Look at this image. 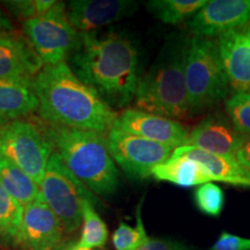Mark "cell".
Returning <instances> with one entry per match:
<instances>
[{"label":"cell","mask_w":250,"mask_h":250,"mask_svg":"<svg viewBox=\"0 0 250 250\" xmlns=\"http://www.w3.org/2000/svg\"><path fill=\"white\" fill-rule=\"evenodd\" d=\"M40 188L43 201L57 215L67 233L76 232L83 223V203H96L93 192L68 169L55 151L50 156Z\"/></svg>","instance_id":"8992f818"},{"label":"cell","mask_w":250,"mask_h":250,"mask_svg":"<svg viewBox=\"0 0 250 250\" xmlns=\"http://www.w3.org/2000/svg\"><path fill=\"white\" fill-rule=\"evenodd\" d=\"M208 250H250V239L223 232Z\"/></svg>","instance_id":"83f0119b"},{"label":"cell","mask_w":250,"mask_h":250,"mask_svg":"<svg viewBox=\"0 0 250 250\" xmlns=\"http://www.w3.org/2000/svg\"><path fill=\"white\" fill-rule=\"evenodd\" d=\"M205 0H153L147 7L159 20L167 24H177L191 19L206 5Z\"/></svg>","instance_id":"7402d4cb"},{"label":"cell","mask_w":250,"mask_h":250,"mask_svg":"<svg viewBox=\"0 0 250 250\" xmlns=\"http://www.w3.org/2000/svg\"><path fill=\"white\" fill-rule=\"evenodd\" d=\"M72 71L112 109L126 108L134 100L140 76L139 49L125 34L79 33L71 54Z\"/></svg>","instance_id":"6da1fadb"},{"label":"cell","mask_w":250,"mask_h":250,"mask_svg":"<svg viewBox=\"0 0 250 250\" xmlns=\"http://www.w3.org/2000/svg\"><path fill=\"white\" fill-rule=\"evenodd\" d=\"M115 125L134 136L177 148L186 146L189 130L179 121L158 116L136 108H126L118 115Z\"/></svg>","instance_id":"8fae6325"},{"label":"cell","mask_w":250,"mask_h":250,"mask_svg":"<svg viewBox=\"0 0 250 250\" xmlns=\"http://www.w3.org/2000/svg\"><path fill=\"white\" fill-rule=\"evenodd\" d=\"M0 184L22 206L42 197L39 184L5 156L0 158Z\"/></svg>","instance_id":"ffe728a7"},{"label":"cell","mask_w":250,"mask_h":250,"mask_svg":"<svg viewBox=\"0 0 250 250\" xmlns=\"http://www.w3.org/2000/svg\"><path fill=\"white\" fill-rule=\"evenodd\" d=\"M42 127L54 151L90 191L101 196L116 191L120 176L103 134L48 123Z\"/></svg>","instance_id":"3957f363"},{"label":"cell","mask_w":250,"mask_h":250,"mask_svg":"<svg viewBox=\"0 0 250 250\" xmlns=\"http://www.w3.org/2000/svg\"><path fill=\"white\" fill-rule=\"evenodd\" d=\"M22 33L44 65H58L76 49L79 33L67 17L66 5L56 1L48 13L22 22Z\"/></svg>","instance_id":"52a82bcc"},{"label":"cell","mask_w":250,"mask_h":250,"mask_svg":"<svg viewBox=\"0 0 250 250\" xmlns=\"http://www.w3.org/2000/svg\"><path fill=\"white\" fill-rule=\"evenodd\" d=\"M39 99L33 81H0V118L6 121L23 120L39 110Z\"/></svg>","instance_id":"ac0fdd59"},{"label":"cell","mask_w":250,"mask_h":250,"mask_svg":"<svg viewBox=\"0 0 250 250\" xmlns=\"http://www.w3.org/2000/svg\"><path fill=\"white\" fill-rule=\"evenodd\" d=\"M43 67L42 59L24 35L13 31L0 37V81H33Z\"/></svg>","instance_id":"9a60e30c"},{"label":"cell","mask_w":250,"mask_h":250,"mask_svg":"<svg viewBox=\"0 0 250 250\" xmlns=\"http://www.w3.org/2000/svg\"><path fill=\"white\" fill-rule=\"evenodd\" d=\"M14 31L13 24H12L11 20L6 17L4 12L0 9V37L7 35V34H11Z\"/></svg>","instance_id":"4dcf8cb0"},{"label":"cell","mask_w":250,"mask_h":250,"mask_svg":"<svg viewBox=\"0 0 250 250\" xmlns=\"http://www.w3.org/2000/svg\"><path fill=\"white\" fill-rule=\"evenodd\" d=\"M136 9L137 4L130 0H72L66 5L68 20L80 33H92L118 22Z\"/></svg>","instance_id":"7c38bea8"},{"label":"cell","mask_w":250,"mask_h":250,"mask_svg":"<svg viewBox=\"0 0 250 250\" xmlns=\"http://www.w3.org/2000/svg\"><path fill=\"white\" fill-rule=\"evenodd\" d=\"M9 122L11 121L1 120V118H0V158L2 156V142H4L5 130H6V127H7Z\"/></svg>","instance_id":"1f68e13d"},{"label":"cell","mask_w":250,"mask_h":250,"mask_svg":"<svg viewBox=\"0 0 250 250\" xmlns=\"http://www.w3.org/2000/svg\"><path fill=\"white\" fill-rule=\"evenodd\" d=\"M188 42L167 43L152 67L142 77L134 95L136 109L170 120L191 117L184 77Z\"/></svg>","instance_id":"277c9868"},{"label":"cell","mask_w":250,"mask_h":250,"mask_svg":"<svg viewBox=\"0 0 250 250\" xmlns=\"http://www.w3.org/2000/svg\"><path fill=\"white\" fill-rule=\"evenodd\" d=\"M217 42L229 88L250 92V22L223 34Z\"/></svg>","instance_id":"5bb4252c"},{"label":"cell","mask_w":250,"mask_h":250,"mask_svg":"<svg viewBox=\"0 0 250 250\" xmlns=\"http://www.w3.org/2000/svg\"><path fill=\"white\" fill-rule=\"evenodd\" d=\"M174 156H187L202 165L213 181L239 187H250V173L246 171L235 161V159L226 158L203 151L195 146H180L175 148Z\"/></svg>","instance_id":"e0dca14e"},{"label":"cell","mask_w":250,"mask_h":250,"mask_svg":"<svg viewBox=\"0 0 250 250\" xmlns=\"http://www.w3.org/2000/svg\"><path fill=\"white\" fill-rule=\"evenodd\" d=\"M55 0H11L4 1L5 7L22 21L42 17L54 7Z\"/></svg>","instance_id":"4316f807"},{"label":"cell","mask_w":250,"mask_h":250,"mask_svg":"<svg viewBox=\"0 0 250 250\" xmlns=\"http://www.w3.org/2000/svg\"><path fill=\"white\" fill-rule=\"evenodd\" d=\"M241 138L229 118L217 114L205 117L190 131L187 145L234 159Z\"/></svg>","instance_id":"2e32d148"},{"label":"cell","mask_w":250,"mask_h":250,"mask_svg":"<svg viewBox=\"0 0 250 250\" xmlns=\"http://www.w3.org/2000/svg\"><path fill=\"white\" fill-rule=\"evenodd\" d=\"M225 108L237 133L250 136V92L235 93L225 101Z\"/></svg>","instance_id":"d4e9b609"},{"label":"cell","mask_w":250,"mask_h":250,"mask_svg":"<svg viewBox=\"0 0 250 250\" xmlns=\"http://www.w3.org/2000/svg\"><path fill=\"white\" fill-rule=\"evenodd\" d=\"M184 77L191 117L227 98L229 83L217 41L202 37L188 41Z\"/></svg>","instance_id":"5b68a950"},{"label":"cell","mask_w":250,"mask_h":250,"mask_svg":"<svg viewBox=\"0 0 250 250\" xmlns=\"http://www.w3.org/2000/svg\"><path fill=\"white\" fill-rule=\"evenodd\" d=\"M95 203L86 201L83 208V232L78 246L83 249L102 248L108 240V227L94 208Z\"/></svg>","instance_id":"603a6c76"},{"label":"cell","mask_w":250,"mask_h":250,"mask_svg":"<svg viewBox=\"0 0 250 250\" xmlns=\"http://www.w3.org/2000/svg\"><path fill=\"white\" fill-rule=\"evenodd\" d=\"M250 22V0H212L188 20L195 37L212 39Z\"/></svg>","instance_id":"30bf717a"},{"label":"cell","mask_w":250,"mask_h":250,"mask_svg":"<svg viewBox=\"0 0 250 250\" xmlns=\"http://www.w3.org/2000/svg\"><path fill=\"white\" fill-rule=\"evenodd\" d=\"M193 202L203 214L218 218L224 210V190L212 182L202 184L193 192Z\"/></svg>","instance_id":"484cf974"},{"label":"cell","mask_w":250,"mask_h":250,"mask_svg":"<svg viewBox=\"0 0 250 250\" xmlns=\"http://www.w3.org/2000/svg\"><path fill=\"white\" fill-rule=\"evenodd\" d=\"M56 250H90V249L80 248L77 242H67V243H64V245H61Z\"/></svg>","instance_id":"d6a6232c"},{"label":"cell","mask_w":250,"mask_h":250,"mask_svg":"<svg viewBox=\"0 0 250 250\" xmlns=\"http://www.w3.org/2000/svg\"><path fill=\"white\" fill-rule=\"evenodd\" d=\"M136 250H192L183 242L171 239L149 237L144 245Z\"/></svg>","instance_id":"f1b7e54d"},{"label":"cell","mask_w":250,"mask_h":250,"mask_svg":"<svg viewBox=\"0 0 250 250\" xmlns=\"http://www.w3.org/2000/svg\"><path fill=\"white\" fill-rule=\"evenodd\" d=\"M234 159L240 167L250 173V136L242 137L237 146Z\"/></svg>","instance_id":"f546056e"},{"label":"cell","mask_w":250,"mask_h":250,"mask_svg":"<svg viewBox=\"0 0 250 250\" xmlns=\"http://www.w3.org/2000/svg\"><path fill=\"white\" fill-rule=\"evenodd\" d=\"M140 208L142 203L137 208L136 227L130 226L129 224L121 220L118 227L115 229L112 234V245L116 250H136L149 239L143 224Z\"/></svg>","instance_id":"cb8c5ba5"},{"label":"cell","mask_w":250,"mask_h":250,"mask_svg":"<svg viewBox=\"0 0 250 250\" xmlns=\"http://www.w3.org/2000/svg\"><path fill=\"white\" fill-rule=\"evenodd\" d=\"M62 225L41 197L23 206L21 243L30 250H56L61 246Z\"/></svg>","instance_id":"4fadbf2b"},{"label":"cell","mask_w":250,"mask_h":250,"mask_svg":"<svg viewBox=\"0 0 250 250\" xmlns=\"http://www.w3.org/2000/svg\"><path fill=\"white\" fill-rule=\"evenodd\" d=\"M152 176L162 182H169L175 186L191 188L210 183L212 177L198 162L187 156L171 155L164 164L156 166Z\"/></svg>","instance_id":"d6986e66"},{"label":"cell","mask_w":250,"mask_h":250,"mask_svg":"<svg viewBox=\"0 0 250 250\" xmlns=\"http://www.w3.org/2000/svg\"><path fill=\"white\" fill-rule=\"evenodd\" d=\"M23 206L12 197L0 184V243H21Z\"/></svg>","instance_id":"44dd1931"},{"label":"cell","mask_w":250,"mask_h":250,"mask_svg":"<svg viewBox=\"0 0 250 250\" xmlns=\"http://www.w3.org/2000/svg\"><path fill=\"white\" fill-rule=\"evenodd\" d=\"M33 87L39 99V116L45 123L107 134L117 112L92 87L76 76L67 62L44 65Z\"/></svg>","instance_id":"7a4b0ae2"},{"label":"cell","mask_w":250,"mask_h":250,"mask_svg":"<svg viewBox=\"0 0 250 250\" xmlns=\"http://www.w3.org/2000/svg\"><path fill=\"white\" fill-rule=\"evenodd\" d=\"M109 152L115 162L131 180L142 181L152 176L156 166L170 158L174 147L134 136L117 125L107 133Z\"/></svg>","instance_id":"9c48e42d"},{"label":"cell","mask_w":250,"mask_h":250,"mask_svg":"<svg viewBox=\"0 0 250 250\" xmlns=\"http://www.w3.org/2000/svg\"><path fill=\"white\" fill-rule=\"evenodd\" d=\"M54 147L39 124L27 120L11 121L5 130L2 156L17 165L41 186Z\"/></svg>","instance_id":"ba28073f"}]
</instances>
